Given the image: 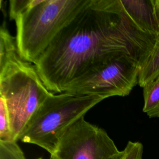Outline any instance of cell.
<instances>
[{
  "label": "cell",
  "instance_id": "6da1fadb",
  "mask_svg": "<svg viewBox=\"0 0 159 159\" xmlns=\"http://www.w3.org/2000/svg\"><path fill=\"white\" fill-rule=\"evenodd\" d=\"M158 40L136 25L120 0H89L34 65L47 89L61 93L91 64L111 54L129 55L141 68Z\"/></svg>",
  "mask_w": 159,
  "mask_h": 159
},
{
  "label": "cell",
  "instance_id": "7a4b0ae2",
  "mask_svg": "<svg viewBox=\"0 0 159 159\" xmlns=\"http://www.w3.org/2000/svg\"><path fill=\"white\" fill-rule=\"evenodd\" d=\"M50 94L35 65L20 58L17 47L0 53V96L7 105L14 142Z\"/></svg>",
  "mask_w": 159,
  "mask_h": 159
},
{
  "label": "cell",
  "instance_id": "3957f363",
  "mask_svg": "<svg viewBox=\"0 0 159 159\" xmlns=\"http://www.w3.org/2000/svg\"><path fill=\"white\" fill-rule=\"evenodd\" d=\"M89 0H42L16 19V43L22 59L35 64L60 31Z\"/></svg>",
  "mask_w": 159,
  "mask_h": 159
},
{
  "label": "cell",
  "instance_id": "277c9868",
  "mask_svg": "<svg viewBox=\"0 0 159 159\" xmlns=\"http://www.w3.org/2000/svg\"><path fill=\"white\" fill-rule=\"evenodd\" d=\"M103 99L98 96L51 93L34 114L19 140L36 145L53 155L68 127Z\"/></svg>",
  "mask_w": 159,
  "mask_h": 159
},
{
  "label": "cell",
  "instance_id": "5b68a950",
  "mask_svg": "<svg viewBox=\"0 0 159 159\" xmlns=\"http://www.w3.org/2000/svg\"><path fill=\"white\" fill-rule=\"evenodd\" d=\"M140 70L139 63L129 55L111 54L91 64L73 80L63 92L104 99L125 96L138 84Z\"/></svg>",
  "mask_w": 159,
  "mask_h": 159
},
{
  "label": "cell",
  "instance_id": "8992f818",
  "mask_svg": "<svg viewBox=\"0 0 159 159\" xmlns=\"http://www.w3.org/2000/svg\"><path fill=\"white\" fill-rule=\"evenodd\" d=\"M53 155L57 159H121L122 151L104 129L82 117L65 130Z\"/></svg>",
  "mask_w": 159,
  "mask_h": 159
},
{
  "label": "cell",
  "instance_id": "52a82bcc",
  "mask_svg": "<svg viewBox=\"0 0 159 159\" xmlns=\"http://www.w3.org/2000/svg\"><path fill=\"white\" fill-rule=\"evenodd\" d=\"M129 16L142 31L159 36V21L154 0H120Z\"/></svg>",
  "mask_w": 159,
  "mask_h": 159
},
{
  "label": "cell",
  "instance_id": "ba28073f",
  "mask_svg": "<svg viewBox=\"0 0 159 159\" xmlns=\"http://www.w3.org/2000/svg\"><path fill=\"white\" fill-rule=\"evenodd\" d=\"M159 78V40L150 56L140 68L138 84L143 88Z\"/></svg>",
  "mask_w": 159,
  "mask_h": 159
},
{
  "label": "cell",
  "instance_id": "9c48e42d",
  "mask_svg": "<svg viewBox=\"0 0 159 159\" xmlns=\"http://www.w3.org/2000/svg\"><path fill=\"white\" fill-rule=\"evenodd\" d=\"M143 112L147 114L159 107V78L143 88Z\"/></svg>",
  "mask_w": 159,
  "mask_h": 159
},
{
  "label": "cell",
  "instance_id": "30bf717a",
  "mask_svg": "<svg viewBox=\"0 0 159 159\" xmlns=\"http://www.w3.org/2000/svg\"><path fill=\"white\" fill-rule=\"evenodd\" d=\"M0 141L14 142L11 127L9 112L5 100L0 96Z\"/></svg>",
  "mask_w": 159,
  "mask_h": 159
},
{
  "label": "cell",
  "instance_id": "8fae6325",
  "mask_svg": "<svg viewBox=\"0 0 159 159\" xmlns=\"http://www.w3.org/2000/svg\"><path fill=\"white\" fill-rule=\"evenodd\" d=\"M42 0H11L9 16L11 20H16L21 15L29 11Z\"/></svg>",
  "mask_w": 159,
  "mask_h": 159
},
{
  "label": "cell",
  "instance_id": "7c38bea8",
  "mask_svg": "<svg viewBox=\"0 0 159 159\" xmlns=\"http://www.w3.org/2000/svg\"><path fill=\"white\" fill-rule=\"evenodd\" d=\"M0 159H26V158L17 142L0 141Z\"/></svg>",
  "mask_w": 159,
  "mask_h": 159
},
{
  "label": "cell",
  "instance_id": "4fadbf2b",
  "mask_svg": "<svg viewBox=\"0 0 159 159\" xmlns=\"http://www.w3.org/2000/svg\"><path fill=\"white\" fill-rule=\"evenodd\" d=\"M143 147L139 142L129 141L122 150L121 159H142Z\"/></svg>",
  "mask_w": 159,
  "mask_h": 159
},
{
  "label": "cell",
  "instance_id": "5bb4252c",
  "mask_svg": "<svg viewBox=\"0 0 159 159\" xmlns=\"http://www.w3.org/2000/svg\"><path fill=\"white\" fill-rule=\"evenodd\" d=\"M147 115L150 118H154V117H159V107L157 109L147 113Z\"/></svg>",
  "mask_w": 159,
  "mask_h": 159
},
{
  "label": "cell",
  "instance_id": "9a60e30c",
  "mask_svg": "<svg viewBox=\"0 0 159 159\" xmlns=\"http://www.w3.org/2000/svg\"><path fill=\"white\" fill-rule=\"evenodd\" d=\"M154 4H155V8L156 11V14L159 21V0H154Z\"/></svg>",
  "mask_w": 159,
  "mask_h": 159
},
{
  "label": "cell",
  "instance_id": "2e32d148",
  "mask_svg": "<svg viewBox=\"0 0 159 159\" xmlns=\"http://www.w3.org/2000/svg\"><path fill=\"white\" fill-rule=\"evenodd\" d=\"M50 159H57V158H56V157L54 155H50Z\"/></svg>",
  "mask_w": 159,
  "mask_h": 159
}]
</instances>
